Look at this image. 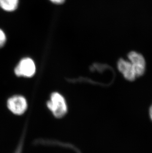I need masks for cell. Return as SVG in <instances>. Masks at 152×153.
Returning a JSON list of instances; mask_svg holds the SVG:
<instances>
[{"label": "cell", "mask_w": 152, "mask_h": 153, "mask_svg": "<svg viewBox=\"0 0 152 153\" xmlns=\"http://www.w3.org/2000/svg\"><path fill=\"white\" fill-rule=\"evenodd\" d=\"M52 3L56 4H61L65 1V0H50Z\"/></svg>", "instance_id": "9"}, {"label": "cell", "mask_w": 152, "mask_h": 153, "mask_svg": "<svg viewBox=\"0 0 152 153\" xmlns=\"http://www.w3.org/2000/svg\"><path fill=\"white\" fill-rule=\"evenodd\" d=\"M6 36L4 32L0 29V48L4 45L6 42Z\"/></svg>", "instance_id": "8"}, {"label": "cell", "mask_w": 152, "mask_h": 153, "mask_svg": "<svg viewBox=\"0 0 152 153\" xmlns=\"http://www.w3.org/2000/svg\"><path fill=\"white\" fill-rule=\"evenodd\" d=\"M127 59L134 68L137 78L142 76L146 71V62L143 56L135 51H131L127 55Z\"/></svg>", "instance_id": "4"}, {"label": "cell", "mask_w": 152, "mask_h": 153, "mask_svg": "<svg viewBox=\"0 0 152 153\" xmlns=\"http://www.w3.org/2000/svg\"><path fill=\"white\" fill-rule=\"evenodd\" d=\"M117 68L127 81L134 82L137 79L135 71L128 59H120L117 62Z\"/></svg>", "instance_id": "5"}, {"label": "cell", "mask_w": 152, "mask_h": 153, "mask_svg": "<svg viewBox=\"0 0 152 153\" xmlns=\"http://www.w3.org/2000/svg\"><path fill=\"white\" fill-rule=\"evenodd\" d=\"M18 0H0V7L7 12H13L17 9Z\"/></svg>", "instance_id": "6"}, {"label": "cell", "mask_w": 152, "mask_h": 153, "mask_svg": "<svg viewBox=\"0 0 152 153\" xmlns=\"http://www.w3.org/2000/svg\"><path fill=\"white\" fill-rule=\"evenodd\" d=\"M26 129H24L23 130V133L22 134L21 136L20 137V140L19 141L17 147L15 149V151L13 153H22L23 152V147L24 144L25 139V135H26Z\"/></svg>", "instance_id": "7"}, {"label": "cell", "mask_w": 152, "mask_h": 153, "mask_svg": "<svg viewBox=\"0 0 152 153\" xmlns=\"http://www.w3.org/2000/svg\"><path fill=\"white\" fill-rule=\"evenodd\" d=\"M149 116L150 119L152 122V103L149 108Z\"/></svg>", "instance_id": "10"}, {"label": "cell", "mask_w": 152, "mask_h": 153, "mask_svg": "<svg viewBox=\"0 0 152 153\" xmlns=\"http://www.w3.org/2000/svg\"><path fill=\"white\" fill-rule=\"evenodd\" d=\"M36 65L30 58H24L19 62L15 69V73L18 77L30 78L36 73Z\"/></svg>", "instance_id": "3"}, {"label": "cell", "mask_w": 152, "mask_h": 153, "mask_svg": "<svg viewBox=\"0 0 152 153\" xmlns=\"http://www.w3.org/2000/svg\"><path fill=\"white\" fill-rule=\"evenodd\" d=\"M7 107L13 114L20 116L25 113L28 108L26 98L20 95H15L7 99Z\"/></svg>", "instance_id": "2"}, {"label": "cell", "mask_w": 152, "mask_h": 153, "mask_svg": "<svg viewBox=\"0 0 152 153\" xmlns=\"http://www.w3.org/2000/svg\"><path fill=\"white\" fill-rule=\"evenodd\" d=\"M46 107L53 116L58 119L64 117L68 112V106L65 99L58 92L52 93L50 99L46 102Z\"/></svg>", "instance_id": "1"}]
</instances>
